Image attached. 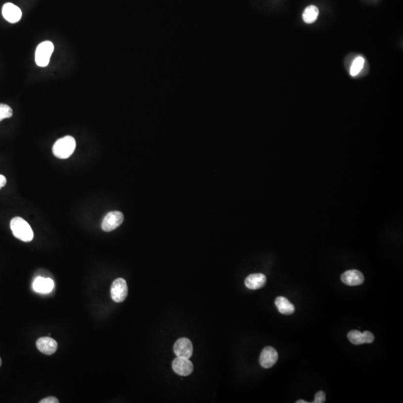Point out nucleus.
<instances>
[{"mask_svg": "<svg viewBox=\"0 0 403 403\" xmlns=\"http://www.w3.org/2000/svg\"><path fill=\"white\" fill-rule=\"evenodd\" d=\"M76 140L73 137L67 135L58 139L52 147L54 155L60 159H66L71 156L76 150Z\"/></svg>", "mask_w": 403, "mask_h": 403, "instance_id": "f257e3e1", "label": "nucleus"}, {"mask_svg": "<svg viewBox=\"0 0 403 403\" xmlns=\"http://www.w3.org/2000/svg\"><path fill=\"white\" fill-rule=\"evenodd\" d=\"M13 235L20 241L29 242L34 238V232L30 225L20 217H14L11 221Z\"/></svg>", "mask_w": 403, "mask_h": 403, "instance_id": "f03ea898", "label": "nucleus"}, {"mask_svg": "<svg viewBox=\"0 0 403 403\" xmlns=\"http://www.w3.org/2000/svg\"><path fill=\"white\" fill-rule=\"evenodd\" d=\"M54 51V45L51 41H44L37 47L35 51V62L37 65L45 67L50 63V58Z\"/></svg>", "mask_w": 403, "mask_h": 403, "instance_id": "7ed1b4c3", "label": "nucleus"}, {"mask_svg": "<svg viewBox=\"0 0 403 403\" xmlns=\"http://www.w3.org/2000/svg\"><path fill=\"white\" fill-rule=\"evenodd\" d=\"M111 298L116 302H122L128 295V286L126 280L121 278L115 279L111 285Z\"/></svg>", "mask_w": 403, "mask_h": 403, "instance_id": "20e7f679", "label": "nucleus"}, {"mask_svg": "<svg viewBox=\"0 0 403 403\" xmlns=\"http://www.w3.org/2000/svg\"><path fill=\"white\" fill-rule=\"evenodd\" d=\"M124 216L120 211H111L104 217L102 223V230L111 232L118 228L123 223Z\"/></svg>", "mask_w": 403, "mask_h": 403, "instance_id": "39448f33", "label": "nucleus"}, {"mask_svg": "<svg viewBox=\"0 0 403 403\" xmlns=\"http://www.w3.org/2000/svg\"><path fill=\"white\" fill-rule=\"evenodd\" d=\"M173 350L177 357L190 358L193 354L192 343L188 338H180L175 343Z\"/></svg>", "mask_w": 403, "mask_h": 403, "instance_id": "423d86ee", "label": "nucleus"}, {"mask_svg": "<svg viewBox=\"0 0 403 403\" xmlns=\"http://www.w3.org/2000/svg\"><path fill=\"white\" fill-rule=\"evenodd\" d=\"M349 341L354 345H361L364 344H371L374 341L375 337L372 332L365 331L361 332L358 330H352L347 335Z\"/></svg>", "mask_w": 403, "mask_h": 403, "instance_id": "0eeeda50", "label": "nucleus"}, {"mask_svg": "<svg viewBox=\"0 0 403 403\" xmlns=\"http://www.w3.org/2000/svg\"><path fill=\"white\" fill-rule=\"evenodd\" d=\"M279 355L277 351L272 347H266L263 349L260 355V364L264 368H270L277 362Z\"/></svg>", "mask_w": 403, "mask_h": 403, "instance_id": "6e6552de", "label": "nucleus"}, {"mask_svg": "<svg viewBox=\"0 0 403 403\" xmlns=\"http://www.w3.org/2000/svg\"><path fill=\"white\" fill-rule=\"evenodd\" d=\"M172 367L175 373L182 376H189L194 370V365L190 361L189 358H181V357H177L173 360Z\"/></svg>", "mask_w": 403, "mask_h": 403, "instance_id": "1a4fd4ad", "label": "nucleus"}, {"mask_svg": "<svg viewBox=\"0 0 403 403\" xmlns=\"http://www.w3.org/2000/svg\"><path fill=\"white\" fill-rule=\"evenodd\" d=\"M37 348L45 355H52L58 349V343L53 338L50 337H43L36 342Z\"/></svg>", "mask_w": 403, "mask_h": 403, "instance_id": "9d476101", "label": "nucleus"}, {"mask_svg": "<svg viewBox=\"0 0 403 403\" xmlns=\"http://www.w3.org/2000/svg\"><path fill=\"white\" fill-rule=\"evenodd\" d=\"M343 283L348 286H358L364 283V276L361 272L357 270H347L341 275Z\"/></svg>", "mask_w": 403, "mask_h": 403, "instance_id": "9b49d317", "label": "nucleus"}, {"mask_svg": "<svg viewBox=\"0 0 403 403\" xmlns=\"http://www.w3.org/2000/svg\"><path fill=\"white\" fill-rule=\"evenodd\" d=\"M2 13L4 18L11 23H17L22 18L20 8L11 2H8L3 5Z\"/></svg>", "mask_w": 403, "mask_h": 403, "instance_id": "f8f14e48", "label": "nucleus"}, {"mask_svg": "<svg viewBox=\"0 0 403 403\" xmlns=\"http://www.w3.org/2000/svg\"><path fill=\"white\" fill-rule=\"evenodd\" d=\"M33 290L40 294H49L54 288V282L50 278H44L38 276L34 281Z\"/></svg>", "mask_w": 403, "mask_h": 403, "instance_id": "ddd939ff", "label": "nucleus"}, {"mask_svg": "<svg viewBox=\"0 0 403 403\" xmlns=\"http://www.w3.org/2000/svg\"><path fill=\"white\" fill-rule=\"evenodd\" d=\"M267 278L262 273H254L247 276L245 279V285L252 290L259 289L265 285Z\"/></svg>", "mask_w": 403, "mask_h": 403, "instance_id": "4468645a", "label": "nucleus"}, {"mask_svg": "<svg viewBox=\"0 0 403 403\" xmlns=\"http://www.w3.org/2000/svg\"><path fill=\"white\" fill-rule=\"evenodd\" d=\"M275 305L277 307L279 312L285 315H291L295 311L294 305L285 297H277L275 300Z\"/></svg>", "mask_w": 403, "mask_h": 403, "instance_id": "2eb2a0df", "label": "nucleus"}, {"mask_svg": "<svg viewBox=\"0 0 403 403\" xmlns=\"http://www.w3.org/2000/svg\"><path fill=\"white\" fill-rule=\"evenodd\" d=\"M318 8L314 6V5H310V6L307 7V8H305L302 17H303V20L305 21V23L310 24V23H313L316 21L317 17H318Z\"/></svg>", "mask_w": 403, "mask_h": 403, "instance_id": "dca6fc26", "label": "nucleus"}, {"mask_svg": "<svg viewBox=\"0 0 403 403\" xmlns=\"http://www.w3.org/2000/svg\"><path fill=\"white\" fill-rule=\"evenodd\" d=\"M364 64V59L362 57H358L355 58V61H353L352 64L351 69H350V74L352 76H355L362 70L363 66Z\"/></svg>", "mask_w": 403, "mask_h": 403, "instance_id": "f3484780", "label": "nucleus"}, {"mask_svg": "<svg viewBox=\"0 0 403 403\" xmlns=\"http://www.w3.org/2000/svg\"><path fill=\"white\" fill-rule=\"evenodd\" d=\"M13 110L11 107L5 104H0V122L5 119L12 117Z\"/></svg>", "mask_w": 403, "mask_h": 403, "instance_id": "a211bd4d", "label": "nucleus"}, {"mask_svg": "<svg viewBox=\"0 0 403 403\" xmlns=\"http://www.w3.org/2000/svg\"><path fill=\"white\" fill-rule=\"evenodd\" d=\"M325 401H326V394L323 391H318L315 394V397H314V400L312 403H325Z\"/></svg>", "mask_w": 403, "mask_h": 403, "instance_id": "6ab92c4d", "label": "nucleus"}, {"mask_svg": "<svg viewBox=\"0 0 403 403\" xmlns=\"http://www.w3.org/2000/svg\"><path fill=\"white\" fill-rule=\"evenodd\" d=\"M59 400L55 397H48L47 398L43 399L42 400L40 401V403H58Z\"/></svg>", "mask_w": 403, "mask_h": 403, "instance_id": "aec40b11", "label": "nucleus"}, {"mask_svg": "<svg viewBox=\"0 0 403 403\" xmlns=\"http://www.w3.org/2000/svg\"><path fill=\"white\" fill-rule=\"evenodd\" d=\"M6 178H5L3 175H0V189L5 186V185H6Z\"/></svg>", "mask_w": 403, "mask_h": 403, "instance_id": "412c9836", "label": "nucleus"}, {"mask_svg": "<svg viewBox=\"0 0 403 403\" xmlns=\"http://www.w3.org/2000/svg\"><path fill=\"white\" fill-rule=\"evenodd\" d=\"M308 403V402L305 401V400H298V401H297V403Z\"/></svg>", "mask_w": 403, "mask_h": 403, "instance_id": "4be33fe9", "label": "nucleus"}, {"mask_svg": "<svg viewBox=\"0 0 403 403\" xmlns=\"http://www.w3.org/2000/svg\"><path fill=\"white\" fill-rule=\"evenodd\" d=\"M1 365H2V359L0 358V367H1Z\"/></svg>", "mask_w": 403, "mask_h": 403, "instance_id": "5701e85b", "label": "nucleus"}]
</instances>
